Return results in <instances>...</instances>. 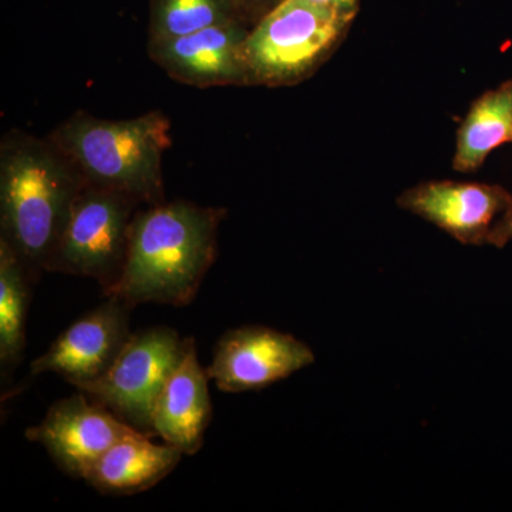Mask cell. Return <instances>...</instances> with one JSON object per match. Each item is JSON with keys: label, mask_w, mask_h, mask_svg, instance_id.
<instances>
[{"label": "cell", "mask_w": 512, "mask_h": 512, "mask_svg": "<svg viewBox=\"0 0 512 512\" xmlns=\"http://www.w3.org/2000/svg\"><path fill=\"white\" fill-rule=\"evenodd\" d=\"M222 208L187 201L160 202L137 212L126 261L117 281L103 291L133 306H187L194 301L217 255Z\"/></svg>", "instance_id": "1"}, {"label": "cell", "mask_w": 512, "mask_h": 512, "mask_svg": "<svg viewBox=\"0 0 512 512\" xmlns=\"http://www.w3.org/2000/svg\"><path fill=\"white\" fill-rule=\"evenodd\" d=\"M83 175L56 144L13 134L0 148L2 237L19 256L30 281L47 272Z\"/></svg>", "instance_id": "2"}, {"label": "cell", "mask_w": 512, "mask_h": 512, "mask_svg": "<svg viewBox=\"0 0 512 512\" xmlns=\"http://www.w3.org/2000/svg\"><path fill=\"white\" fill-rule=\"evenodd\" d=\"M170 121L158 111L130 120L77 113L52 141L87 183L124 192L138 202L163 201V157L171 146Z\"/></svg>", "instance_id": "3"}, {"label": "cell", "mask_w": 512, "mask_h": 512, "mask_svg": "<svg viewBox=\"0 0 512 512\" xmlns=\"http://www.w3.org/2000/svg\"><path fill=\"white\" fill-rule=\"evenodd\" d=\"M136 198L84 180L47 272L96 279L106 291L126 261Z\"/></svg>", "instance_id": "4"}, {"label": "cell", "mask_w": 512, "mask_h": 512, "mask_svg": "<svg viewBox=\"0 0 512 512\" xmlns=\"http://www.w3.org/2000/svg\"><path fill=\"white\" fill-rule=\"evenodd\" d=\"M352 16L353 10L311 0H282L245 39L248 76L264 83L302 76L335 45Z\"/></svg>", "instance_id": "5"}, {"label": "cell", "mask_w": 512, "mask_h": 512, "mask_svg": "<svg viewBox=\"0 0 512 512\" xmlns=\"http://www.w3.org/2000/svg\"><path fill=\"white\" fill-rule=\"evenodd\" d=\"M190 338L158 326L131 333L110 369L76 387L121 421L154 439L153 413L161 390L185 355Z\"/></svg>", "instance_id": "6"}, {"label": "cell", "mask_w": 512, "mask_h": 512, "mask_svg": "<svg viewBox=\"0 0 512 512\" xmlns=\"http://www.w3.org/2000/svg\"><path fill=\"white\" fill-rule=\"evenodd\" d=\"M399 204L463 244L505 245L512 195L498 185L437 181L407 191Z\"/></svg>", "instance_id": "7"}, {"label": "cell", "mask_w": 512, "mask_h": 512, "mask_svg": "<svg viewBox=\"0 0 512 512\" xmlns=\"http://www.w3.org/2000/svg\"><path fill=\"white\" fill-rule=\"evenodd\" d=\"M315 363L311 348L288 333L241 326L221 336L207 369L218 389L242 393L264 389Z\"/></svg>", "instance_id": "8"}, {"label": "cell", "mask_w": 512, "mask_h": 512, "mask_svg": "<svg viewBox=\"0 0 512 512\" xmlns=\"http://www.w3.org/2000/svg\"><path fill=\"white\" fill-rule=\"evenodd\" d=\"M134 433L140 431L77 390L52 404L45 419L26 430V439L42 444L64 473L83 480L111 446Z\"/></svg>", "instance_id": "9"}, {"label": "cell", "mask_w": 512, "mask_h": 512, "mask_svg": "<svg viewBox=\"0 0 512 512\" xmlns=\"http://www.w3.org/2000/svg\"><path fill=\"white\" fill-rule=\"evenodd\" d=\"M131 306L109 296L99 308L87 313L50 345L30 365L33 376L56 373L74 387L103 376L130 338Z\"/></svg>", "instance_id": "10"}, {"label": "cell", "mask_w": 512, "mask_h": 512, "mask_svg": "<svg viewBox=\"0 0 512 512\" xmlns=\"http://www.w3.org/2000/svg\"><path fill=\"white\" fill-rule=\"evenodd\" d=\"M248 33L238 20L220 23L164 42L150 43L153 59L174 79L195 86L248 80L244 42Z\"/></svg>", "instance_id": "11"}, {"label": "cell", "mask_w": 512, "mask_h": 512, "mask_svg": "<svg viewBox=\"0 0 512 512\" xmlns=\"http://www.w3.org/2000/svg\"><path fill=\"white\" fill-rule=\"evenodd\" d=\"M208 379L190 338L183 360L161 390L153 413L156 437L187 456H194L204 446L205 431L212 420Z\"/></svg>", "instance_id": "12"}, {"label": "cell", "mask_w": 512, "mask_h": 512, "mask_svg": "<svg viewBox=\"0 0 512 512\" xmlns=\"http://www.w3.org/2000/svg\"><path fill=\"white\" fill-rule=\"evenodd\" d=\"M183 456L170 444H156L151 437L134 433L111 446L83 480L104 495L144 493L170 476Z\"/></svg>", "instance_id": "13"}, {"label": "cell", "mask_w": 512, "mask_h": 512, "mask_svg": "<svg viewBox=\"0 0 512 512\" xmlns=\"http://www.w3.org/2000/svg\"><path fill=\"white\" fill-rule=\"evenodd\" d=\"M512 141V80L483 94L471 106L457 136L454 168L474 171L485 158Z\"/></svg>", "instance_id": "14"}, {"label": "cell", "mask_w": 512, "mask_h": 512, "mask_svg": "<svg viewBox=\"0 0 512 512\" xmlns=\"http://www.w3.org/2000/svg\"><path fill=\"white\" fill-rule=\"evenodd\" d=\"M29 275L19 256L0 237V363L3 372L18 365L26 343Z\"/></svg>", "instance_id": "15"}, {"label": "cell", "mask_w": 512, "mask_h": 512, "mask_svg": "<svg viewBox=\"0 0 512 512\" xmlns=\"http://www.w3.org/2000/svg\"><path fill=\"white\" fill-rule=\"evenodd\" d=\"M229 0H154L150 43L238 20Z\"/></svg>", "instance_id": "16"}, {"label": "cell", "mask_w": 512, "mask_h": 512, "mask_svg": "<svg viewBox=\"0 0 512 512\" xmlns=\"http://www.w3.org/2000/svg\"><path fill=\"white\" fill-rule=\"evenodd\" d=\"M311 2L343 10H353V5H355V0H311Z\"/></svg>", "instance_id": "17"}, {"label": "cell", "mask_w": 512, "mask_h": 512, "mask_svg": "<svg viewBox=\"0 0 512 512\" xmlns=\"http://www.w3.org/2000/svg\"><path fill=\"white\" fill-rule=\"evenodd\" d=\"M503 238L504 244H507V242L511 241L512 239V215L510 217V220L507 221V224H505Z\"/></svg>", "instance_id": "18"}]
</instances>
